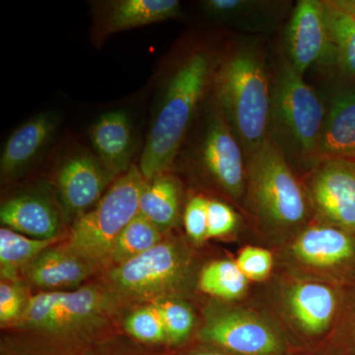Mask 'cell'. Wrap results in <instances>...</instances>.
<instances>
[{
	"mask_svg": "<svg viewBox=\"0 0 355 355\" xmlns=\"http://www.w3.org/2000/svg\"><path fill=\"white\" fill-rule=\"evenodd\" d=\"M296 256L315 266H331L354 253L352 240L338 229L314 227L305 231L293 246Z\"/></svg>",
	"mask_w": 355,
	"mask_h": 355,
	"instance_id": "obj_20",
	"label": "cell"
},
{
	"mask_svg": "<svg viewBox=\"0 0 355 355\" xmlns=\"http://www.w3.org/2000/svg\"><path fill=\"white\" fill-rule=\"evenodd\" d=\"M146 183L137 165L116 178L99 202L73 222L67 246L93 265L108 261L114 242L139 214Z\"/></svg>",
	"mask_w": 355,
	"mask_h": 355,
	"instance_id": "obj_4",
	"label": "cell"
},
{
	"mask_svg": "<svg viewBox=\"0 0 355 355\" xmlns=\"http://www.w3.org/2000/svg\"><path fill=\"white\" fill-rule=\"evenodd\" d=\"M270 67V135L288 163L299 161L316 165L326 119V103L305 83L304 76L294 69L284 51L275 58Z\"/></svg>",
	"mask_w": 355,
	"mask_h": 355,
	"instance_id": "obj_3",
	"label": "cell"
},
{
	"mask_svg": "<svg viewBox=\"0 0 355 355\" xmlns=\"http://www.w3.org/2000/svg\"><path fill=\"white\" fill-rule=\"evenodd\" d=\"M180 186L165 173L146 181L139 200V214L162 231L176 222L180 209Z\"/></svg>",
	"mask_w": 355,
	"mask_h": 355,
	"instance_id": "obj_22",
	"label": "cell"
},
{
	"mask_svg": "<svg viewBox=\"0 0 355 355\" xmlns=\"http://www.w3.org/2000/svg\"><path fill=\"white\" fill-rule=\"evenodd\" d=\"M55 240H37L15 232L11 229H0V268L1 277L15 279L21 268L24 270Z\"/></svg>",
	"mask_w": 355,
	"mask_h": 355,
	"instance_id": "obj_23",
	"label": "cell"
},
{
	"mask_svg": "<svg viewBox=\"0 0 355 355\" xmlns=\"http://www.w3.org/2000/svg\"><path fill=\"white\" fill-rule=\"evenodd\" d=\"M246 286L247 277L233 261H214L205 266L200 273V289L216 297H239L246 289Z\"/></svg>",
	"mask_w": 355,
	"mask_h": 355,
	"instance_id": "obj_26",
	"label": "cell"
},
{
	"mask_svg": "<svg viewBox=\"0 0 355 355\" xmlns=\"http://www.w3.org/2000/svg\"><path fill=\"white\" fill-rule=\"evenodd\" d=\"M125 329L128 333L146 343H160L168 340L162 317L153 304L135 311L128 318Z\"/></svg>",
	"mask_w": 355,
	"mask_h": 355,
	"instance_id": "obj_28",
	"label": "cell"
},
{
	"mask_svg": "<svg viewBox=\"0 0 355 355\" xmlns=\"http://www.w3.org/2000/svg\"><path fill=\"white\" fill-rule=\"evenodd\" d=\"M163 323H164L168 340L180 343L189 336L193 324V313L190 308L179 301L159 298L154 301Z\"/></svg>",
	"mask_w": 355,
	"mask_h": 355,
	"instance_id": "obj_27",
	"label": "cell"
},
{
	"mask_svg": "<svg viewBox=\"0 0 355 355\" xmlns=\"http://www.w3.org/2000/svg\"><path fill=\"white\" fill-rule=\"evenodd\" d=\"M311 184L318 209L334 223L355 231V160L322 159Z\"/></svg>",
	"mask_w": 355,
	"mask_h": 355,
	"instance_id": "obj_11",
	"label": "cell"
},
{
	"mask_svg": "<svg viewBox=\"0 0 355 355\" xmlns=\"http://www.w3.org/2000/svg\"><path fill=\"white\" fill-rule=\"evenodd\" d=\"M118 176L95 153L69 154L58 167L55 187L65 220L74 221L99 202Z\"/></svg>",
	"mask_w": 355,
	"mask_h": 355,
	"instance_id": "obj_9",
	"label": "cell"
},
{
	"mask_svg": "<svg viewBox=\"0 0 355 355\" xmlns=\"http://www.w3.org/2000/svg\"><path fill=\"white\" fill-rule=\"evenodd\" d=\"M181 257L169 243L156 245L132 260L114 266L110 279L121 293L139 299L164 295L179 282Z\"/></svg>",
	"mask_w": 355,
	"mask_h": 355,
	"instance_id": "obj_10",
	"label": "cell"
},
{
	"mask_svg": "<svg viewBox=\"0 0 355 355\" xmlns=\"http://www.w3.org/2000/svg\"><path fill=\"white\" fill-rule=\"evenodd\" d=\"M0 220L6 228L37 240H55L60 228L58 210L43 193L9 198L2 203Z\"/></svg>",
	"mask_w": 355,
	"mask_h": 355,
	"instance_id": "obj_16",
	"label": "cell"
},
{
	"mask_svg": "<svg viewBox=\"0 0 355 355\" xmlns=\"http://www.w3.org/2000/svg\"><path fill=\"white\" fill-rule=\"evenodd\" d=\"M326 108L319 161L326 158L355 160V89H338L326 103Z\"/></svg>",
	"mask_w": 355,
	"mask_h": 355,
	"instance_id": "obj_18",
	"label": "cell"
},
{
	"mask_svg": "<svg viewBox=\"0 0 355 355\" xmlns=\"http://www.w3.org/2000/svg\"><path fill=\"white\" fill-rule=\"evenodd\" d=\"M209 99L191 155L222 191L239 198L247 179L244 150L211 96Z\"/></svg>",
	"mask_w": 355,
	"mask_h": 355,
	"instance_id": "obj_6",
	"label": "cell"
},
{
	"mask_svg": "<svg viewBox=\"0 0 355 355\" xmlns=\"http://www.w3.org/2000/svg\"><path fill=\"white\" fill-rule=\"evenodd\" d=\"M191 355H226L221 354H214V352H200V354H193Z\"/></svg>",
	"mask_w": 355,
	"mask_h": 355,
	"instance_id": "obj_34",
	"label": "cell"
},
{
	"mask_svg": "<svg viewBox=\"0 0 355 355\" xmlns=\"http://www.w3.org/2000/svg\"><path fill=\"white\" fill-rule=\"evenodd\" d=\"M218 46L189 44L175 58L155 104L139 170L146 181L167 172L211 92Z\"/></svg>",
	"mask_w": 355,
	"mask_h": 355,
	"instance_id": "obj_1",
	"label": "cell"
},
{
	"mask_svg": "<svg viewBox=\"0 0 355 355\" xmlns=\"http://www.w3.org/2000/svg\"><path fill=\"white\" fill-rule=\"evenodd\" d=\"M210 96L247 161L270 135L272 67L258 39L237 37L219 46Z\"/></svg>",
	"mask_w": 355,
	"mask_h": 355,
	"instance_id": "obj_2",
	"label": "cell"
},
{
	"mask_svg": "<svg viewBox=\"0 0 355 355\" xmlns=\"http://www.w3.org/2000/svg\"><path fill=\"white\" fill-rule=\"evenodd\" d=\"M288 2L263 0H205L203 12L209 18L240 28L243 31L266 32L284 18Z\"/></svg>",
	"mask_w": 355,
	"mask_h": 355,
	"instance_id": "obj_19",
	"label": "cell"
},
{
	"mask_svg": "<svg viewBox=\"0 0 355 355\" xmlns=\"http://www.w3.org/2000/svg\"><path fill=\"white\" fill-rule=\"evenodd\" d=\"M236 265L247 279L261 280L270 275L272 266V257L266 250L248 247L240 253Z\"/></svg>",
	"mask_w": 355,
	"mask_h": 355,
	"instance_id": "obj_29",
	"label": "cell"
},
{
	"mask_svg": "<svg viewBox=\"0 0 355 355\" xmlns=\"http://www.w3.org/2000/svg\"><path fill=\"white\" fill-rule=\"evenodd\" d=\"M95 265L74 253L69 247L49 248L23 272L33 284L49 291L78 286L92 275Z\"/></svg>",
	"mask_w": 355,
	"mask_h": 355,
	"instance_id": "obj_17",
	"label": "cell"
},
{
	"mask_svg": "<svg viewBox=\"0 0 355 355\" xmlns=\"http://www.w3.org/2000/svg\"><path fill=\"white\" fill-rule=\"evenodd\" d=\"M246 162L250 193L259 214L279 225L302 221L306 214L304 193L270 135Z\"/></svg>",
	"mask_w": 355,
	"mask_h": 355,
	"instance_id": "obj_5",
	"label": "cell"
},
{
	"mask_svg": "<svg viewBox=\"0 0 355 355\" xmlns=\"http://www.w3.org/2000/svg\"><path fill=\"white\" fill-rule=\"evenodd\" d=\"M89 139L96 155L116 176L132 167L135 132L132 119L123 110L103 114L89 130Z\"/></svg>",
	"mask_w": 355,
	"mask_h": 355,
	"instance_id": "obj_14",
	"label": "cell"
},
{
	"mask_svg": "<svg viewBox=\"0 0 355 355\" xmlns=\"http://www.w3.org/2000/svg\"><path fill=\"white\" fill-rule=\"evenodd\" d=\"M289 301L299 324L312 334L326 330L335 312V295L322 284H304L294 287Z\"/></svg>",
	"mask_w": 355,
	"mask_h": 355,
	"instance_id": "obj_21",
	"label": "cell"
},
{
	"mask_svg": "<svg viewBox=\"0 0 355 355\" xmlns=\"http://www.w3.org/2000/svg\"><path fill=\"white\" fill-rule=\"evenodd\" d=\"M22 296L13 284L2 282L0 284V321L1 323L12 321L19 316L22 309Z\"/></svg>",
	"mask_w": 355,
	"mask_h": 355,
	"instance_id": "obj_32",
	"label": "cell"
},
{
	"mask_svg": "<svg viewBox=\"0 0 355 355\" xmlns=\"http://www.w3.org/2000/svg\"><path fill=\"white\" fill-rule=\"evenodd\" d=\"M326 4L336 48V65L345 76L355 78V17L331 1Z\"/></svg>",
	"mask_w": 355,
	"mask_h": 355,
	"instance_id": "obj_25",
	"label": "cell"
},
{
	"mask_svg": "<svg viewBox=\"0 0 355 355\" xmlns=\"http://www.w3.org/2000/svg\"><path fill=\"white\" fill-rule=\"evenodd\" d=\"M160 241L161 231L139 214L114 242L108 261L114 266L121 265L153 249Z\"/></svg>",
	"mask_w": 355,
	"mask_h": 355,
	"instance_id": "obj_24",
	"label": "cell"
},
{
	"mask_svg": "<svg viewBox=\"0 0 355 355\" xmlns=\"http://www.w3.org/2000/svg\"><path fill=\"white\" fill-rule=\"evenodd\" d=\"M58 123V114L43 112L16 128L2 149L0 157L2 179H10L19 174L36 160L53 140Z\"/></svg>",
	"mask_w": 355,
	"mask_h": 355,
	"instance_id": "obj_15",
	"label": "cell"
},
{
	"mask_svg": "<svg viewBox=\"0 0 355 355\" xmlns=\"http://www.w3.org/2000/svg\"><path fill=\"white\" fill-rule=\"evenodd\" d=\"M110 299L99 288L84 286L72 291H44L32 296L24 309V322L49 333H67L99 321Z\"/></svg>",
	"mask_w": 355,
	"mask_h": 355,
	"instance_id": "obj_7",
	"label": "cell"
},
{
	"mask_svg": "<svg viewBox=\"0 0 355 355\" xmlns=\"http://www.w3.org/2000/svg\"><path fill=\"white\" fill-rule=\"evenodd\" d=\"M200 336L243 355H277L282 352L279 338L268 326L242 315L214 318L205 327Z\"/></svg>",
	"mask_w": 355,
	"mask_h": 355,
	"instance_id": "obj_13",
	"label": "cell"
},
{
	"mask_svg": "<svg viewBox=\"0 0 355 355\" xmlns=\"http://www.w3.org/2000/svg\"><path fill=\"white\" fill-rule=\"evenodd\" d=\"M334 6L355 17V1H331Z\"/></svg>",
	"mask_w": 355,
	"mask_h": 355,
	"instance_id": "obj_33",
	"label": "cell"
},
{
	"mask_svg": "<svg viewBox=\"0 0 355 355\" xmlns=\"http://www.w3.org/2000/svg\"><path fill=\"white\" fill-rule=\"evenodd\" d=\"M207 207L209 200L196 196L184 210V222L187 233L195 241H202L207 236Z\"/></svg>",
	"mask_w": 355,
	"mask_h": 355,
	"instance_id": "obj_30",
	"label": "cell"
},
{
	"mask_svg": "<svg viewBox=\"0 0 355 355\" xmlns=\"http://www.w3.org/2000/svg\"><path fill=\"white\" fill-rule=\"evenodd\" d=\"M236 223L237 216L229 205L219 200H209L207 238L228 234L234 229Z\"/></svg>",
	"mask_w": 355,
	"mask_h": 355,
	"instance_id": "obj_31",
	"label": "cell"
},
{
	"mask_svg": "<svg viewBox=\"0 0 355 355\" xmlns=\"http://www.w3.org/2000/svg\"><path fill=\"white\" fill-rule=\"evenodd\" d=\"M177 0H108L93 4L92 36L97 43L111 35L179 17Z\"/></svg>",
	"mask_w": 355,
	"mask_h": 355,
	"instance_id": "obj_12",
	"label": "cell"
},
{
	"mask_svg": "<svg viewBox=\"0 0 355 355\" xmlns=\"http://www.w3.org/2000/svg\"><path fill=\"white\" fill-rule=\"evenodd\" d=\"M284 46L289 62L302 76L310 69L336 65L326 1H298L286 26Z\"/></svg>",
	"mask_w": 355,
	"mask_h": 355,
	"instance_id": "obj_8",
	"label": "cell"
}]
</instances>
